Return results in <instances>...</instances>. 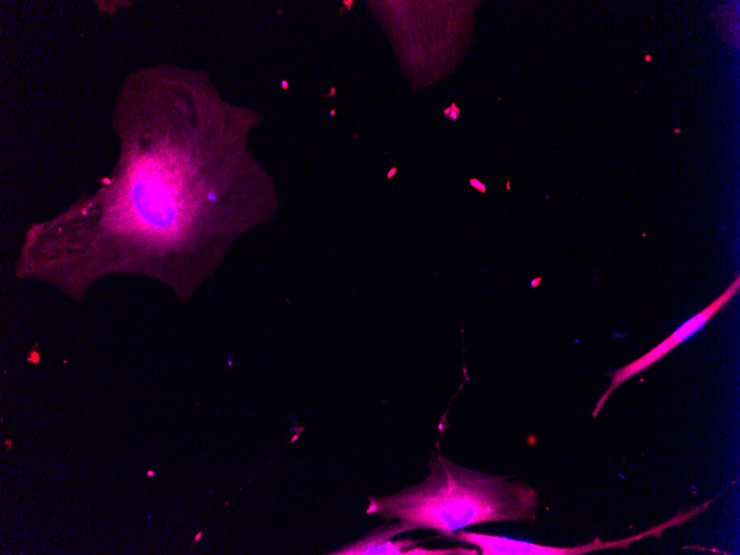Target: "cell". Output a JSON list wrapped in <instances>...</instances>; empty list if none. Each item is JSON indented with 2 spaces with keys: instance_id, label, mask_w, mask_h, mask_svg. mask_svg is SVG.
Returning a JSON list of instances; mask_svg holds the SVG:
<instances>
[{
  "instance_id": "6da1fadb",
  "label": "cell",
  "mask_w": 740,
  "mask_h": 555,
  "mask_svg": "<svg viewBox=\"0 0 740 555\" xmlns=\"http://www.w3.org/2000/svg\"><path fill=\"white\" fill-rule=\"evenodd\" d=\"M429 475L419 484L384 497H369L367 514L397 518L395 533L433 530L451 537L463 527L489 522L534 524L538 491L507 476L462 467L433 452Z\"/></svg>"
},
{
  "instance_id": "7a4b0ae2",
  "label": "cell",
  "mask_w": 740,
  "mask_h": 555,
  "mask_svg": "<svg viewBox=\"0 0 740 555\" xmlns=\"http://www.w3.org/2000/svg\"><path fill=\"white\" fill-rule=\"evenodd\" d=\"M188 173L173 153L144 155L135 162L115 206L120 223L157 238L174 237L191 209Z\"/></svg>"
},
{
  "instance_id": "3957f363",
  "label": "cell",
  "mask_w": 740,
  "mask_h": 555,
  "mask_svg": "<svg viewBox=\"0 0 740 555\" xmlns=\"http://www.w3.org/2000/svg\"><path fill=\"white\" fill-rule=\"evenodd\" d=\"M739 286H740V279L739 276H737L734 281L719 297H717L710 305H708L696 316L684 322L667 339L661 341L658 346H656L654 349H651L640 358L614 371L611 373V382L609 384V388L598 399L596 407L592 413V417L593 418L597 417L606 400L609 398L613 391L617 389L623 382L650 367L652 363H655L656 361L661 359L665 354H667L669 351H671L676 346L684 342L692 335H695L698 330H700L712 316H715L722 307H724L728 304V301L731 298L734 297L736 292L739 289Z\"/></svg>"
},
{
  "instance_id": "277c9868",
  "label": "cell",
  "mask_w": 740,
  "mask_h": 555,
  "mask_svg": "<svg viewBox=\"0 0 740 555\" xmlns=\"http://www.w3.org/2000/svg\"><path fill=\"white\" fill-rule=\"evenodd\" d=\"M452 538L475 545L482 555H582L604 548H615L617 541L594 542L574 547H554L530 542L459 530Z\"/></svg>"
},
{
  "instance_id": "5b68a950",
  "label": "cell",
  "mask_w": 740,
  "mask_h": 555,
  "mask_svg": "<svg viewBox=\"0 0 740 555\" xmlns=\"http://www.w3.org/2000/svg\"><path fill=\"white\" fill-rule=\"evenodd\" d=\"M395 530L392 525L381 528L368 535L366 538L354 542L341 549L331 553L337 555H368V554H400L417 544L413 539L390 541Z\"/></svg>"
},
{
  "instance_id": "8992f818",
  "label": "cell",
  "mask_w": 740,
  "mask_h": 555,
  "mask_svg": "<svg viewBox=\"0 0 740 555\" xmlns=\"http://www.w3.org/2000/svg\"><path fill=\"white\" fill-rule=\"evenodd\" d=\"M3 443H4V446H6L7 450H11V449H12L13 441L10 440L9 438H4Z\"/></svg>"
},
{
  "instance_id": "52a82bcc",
  "label": "cell",
  "mask_w": 740,
  "mask_h": 555,
  "mask_svg": "<svg viewBox=\"0 0 740 555\" xmlns=\"http://www.w3.org/2000/svg\"><path fill=\"white\" fill-rule=\"evenodd\" d=\"M154 474H155V472H154L153 470H148V471L146 472V475H147L148 477L153 476Z\"/></svg>"
}]
</instances>
